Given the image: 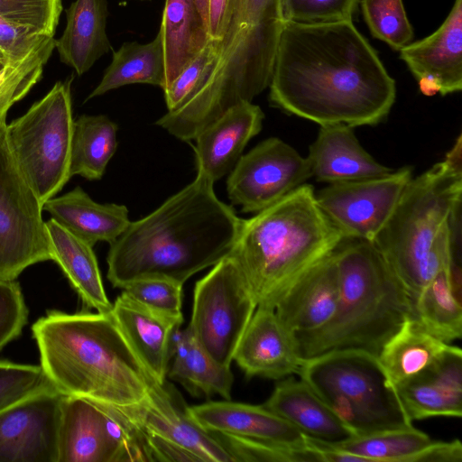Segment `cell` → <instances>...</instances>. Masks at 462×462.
I'll return each instance as SVG.
<instances>
[{"instance_id":"obj_19","label":"cell","mask_w":462,"mask_h":462,"mask_svg":"<svg viewBox=\"0 0 462 462\" xmlns=\"http://www.w3.org/2000/svg\"><path fill=\"white\" fill-rule=\"evenodd\" d=\"M191 418L204 430L307 448L308 438L295 426L267 409L230 400L189 406Z\"/></svg>"},{"instance_id":"obj_13","label":"cell","mask_w":462,"mask_h":462,"mask_svg":"<svg viewBox=\"0 0 462 462\" xmlns=\"http://www.w3.org/2000/svg\"><path fill=\"white\" fill-rule=\"evenodd\" d=\"M411 166L363 180L328 184L317 203L346 239L373 242L412 176Z\"/></svg>"},{"instance_id":"obj_4","label":"cell","mask_w":462,"mask_h":462,"mask_svg":"<svg viewBox=\"0 0 462 462\" xmlns=\"http://www.w3.org/2000/svg\"><path fill=\"white\" fill-rule=\"evenodd\" d=\"M307 183L244 219L231 255L257 304L274 309L310 268L345 240Z\"/></svg>"},{"instance_id":"obj_33","label":"cell","mask_w":462,"mask_h":462,"mask_svg":"<svg viewBox=\"0 0 462 462\" xmlns=\"http://www.w3.org/2000/svg\"><path fill=\"white\" fill-rule=\"evenodd\" d=\"M411 318L444 343L461 337V297L454 291L450 266L439 272L412 299Z\"/></svg>"},{"instance_id":"obj_8","label":"cell","mask_w":462,"mask_h":462,"mask_svg":"<svg viewBox=\"0 0 462 462\" xmlns=\"http://www.w3.org/2000/svg\"><path fill=\"white\" fill-rule=\"evenodd\" d=\"M297 374L356 436L412 425L370 353L328 351L304 359Z\"/></svg>"},{"instance_id":"obj_3","label":"cell","mask_w":462,"mask_h":462,"mask_svg":"<svg viewBox=\"0 0 462 462\" xmlns=\"http://www.w3.org/2000/svg\"><path fill=\"white\" fill-rule=\"evenodd\" d=\"M32 332L40 365L63 395L124 409L145 402L156 383L111 312L49 310Z\"/></svg>"},{"instance_id":"obj_45","label":"cell","mask_w":462,"mask_h":462,"mask_svg":"<svg viewBox=\"0 0 462 462\" xmlns=\"http://www.w3.org/2000/svg\"><path fill=\"white\" fill-rule=\"evenodd\" d=\"M52 38L38 35L26 26L0 16V62L5 65L17 64Z\"/></svg>"},{"instance_id":"obj_11","label":"cell","mask_w":462,"mask_h":462,"mask_svg":"<svg viewBox=\"0 0 462 462\" xmlns=\"http://www.w3.org/2000/svg\"><path fill=\"white\" fill-rule=\"evenodd\" d=\"M5 126L0 121V279L14 281L53 256L42 205L10 152Z\"/></svg>"},{"instance_id":"obj_47","label":"cell","mask_w":462,"mask_h":462,"mask_svg":"<svg viewBox=\"0 0 462 462\" xmlns=\"http://www.w3.org/2000/svg\"><path fill=\"white\" fill-rule=\"evenodd\" d=\"M152 457L154 461L199 462V457L183 447L158 435L145 432Z\"/></svg>"},{"instance_id":"obj_41","label":"cell","mask_w":462,"mask_h":462,"mask_svg":"<svg viewBox=\"0 0 462 462\" xmlns=\"http://www.w3.org/2000/svg\"><path fill=\"white\" fill-rule=\"evenodd\" d=\"M61 10V0H0V16L48 37H53Z\"/></svg>"},{"instance_id":"obj_6","label":"cell","mask_w":462,"mask_h":462,"mask_svg":"<svg viewBox=\"0 0 462 462\" xmlns=\"http://www.w3.org/2000/svg\"><path fill=\"white\" fill-rule=\"evenodd\" d=\"M339 294L330 319L295 333L302 360L332 350H361L378 356L411 317L412 297L384 257L368 241L345 239L335 249Z\"/></svg>"},{"instance_id":"obj_48","label":"cell","mask_w":462,"mask_h":462,"mask_svg":"<svg viewBox=\"0 0 462 462\" xmlns=\"http://www.w3.org/2000/svg\"><path fill=\"white\" fill-rule=\"evenodd\" d=\"M234 0H209L208 32L212 40L221 41L231 20Z\"/></svg>"},{"instance_id":"obj_21","label":"cell","mask_w":462,"mask_h":462,"mask_svg":"<svg viewBox=\"0 0 462 462\" xmlns=\"http://www.w3.org/2000/svg\"><path fill=\"white\" fill-rule=\"evenodd\" d=\"M311 178L328 184L373 178L393 171L368 153L354 127L343 124L319 125L306 157Z\"/></svg>"},{"instance_id":"obj_10","label":"cell","mask_w":462,"mask_h":462,"mask_svg":"<svg viewBox=\"0 0 462 462\" xmlns=\"http://www.w3.org/2000/svg\"><path fill=\"white\" fill-rule=\"evenodd\" d=\"M212 267L195 284L188 326L213 358L230 365L257 304L233 255Z\"/></svg>"},{"instance_id":"obj_49","label":"cell","mask_w":462,"mask_h":462,"mask_svg":"<svg viewBox=\"0 0 462 462\" xmlns=\"http://www.w3.org/2000/svg\"><path fill=\"white\" fill-rule=\"evenodd\" d=\"M12 66L14 65H5L0 62V81L5 77V75L7 74Z\"/></svg>"},{"instance_id":"obj_35","label":"cell","mask_w":462,"mask_h":462,"mask_svg":"<svg viewBox=\"0 0 462 462\" xmlns=\"http://www.w3.org/2000/svg\"><path fill=\"white\" fill-rule=\"evenodd\" d=\"M411 421L435 416L460 418L462 402L450 396L426 368L394 387Z\"/></svg>"},{"instance_id":"obj_46","label":"cell","mask_w":462,"mask_h":462,"mask_svg":"<svg viewBox=\"0 0 462 462\" xmlns=\"http://www.w3.org/2000/svg\"><path fill=\"white\" fill-rule=\"evenodd\" d=\"M28 310L19 283L0 279V350L18 337L27 323Z\"/></svg>"},{"instance_id":"obj_38","label":"cell","mask_w":462,"mask_h":462,"mask_svg":"<svg viewBox=\"0 0 462 462\" xmlns=\"http://www.w3.org/2000/svg\"><path fill=\"white\" fill-rule=\"evenodd\" d=\"M211 433L230 454L234 462H320L319 454L309 444L307 448H296L241 436Z\"/></svg>"},{"instance_id":"obj_25","label":"cell","mask_w":462,"mask_h":462,"mask_svg":"<svg viewBox=\"0 0 462 462\" xmlns=\"http://www.w3.org/2000/svg\"><path fill=\"white\" fill-rule=\"evenodd\" d=\"M57 451V462H113L104 416L97 404L62 396Z\"/></svg>"},{"instance_id":"obj_31","label":"cell","mask_w":462,"mask_h":462,"mask_svg":"<svg viewBox=\"0 0 462 462\" xmlns=\"http://www.w3.org/2000/svg\"><path fill=\"white\" fill-rule=\"evenodd\" d=\"M137 83L158 86L162 90L166 88L164 49L159 32L150 42H125L114 51L101 81L86 100Z\"/></svg>"},{"instance_id":"obj_44","label":"cell","mask_w":462,"mask_h":462,"mask_svg":"<svg viewBox=\"0 0 462 462\" xmlns=\"http://www.w3.org/2000/svg\"><path fill=\"white\" fill-rule=\"evenodd\" d=\"M217 53L218 41L210 39L199 54L163 90L168 111L179 107L208 77Z\"/></svg>"},{"instance_id":"obj_34","label":"cell","mask_w":462,"mask_h":462,"mask_svg":"<svg viewBox=\"0 0 462 462\" xmlns=\"http://www.w3.org/2000/svg\"><path fill=\"white\" fill-rule=\"evenodd\" d=\"M432 441L428 434L411 425L330 444L361 457L364 462H417L420 454Z\"/></svg>"},{"instance_id":"obj_42","label":"cell","mask_w":462,"mask_h":462,"mask_svg":"<svg viewBox=\"0 0 462 462\" xmlns=\"http://www.w3.org/2000/svg\"><path fill=\"white\" fill-rule=\"evenodd\" d=\"M357 0H279L282 19L299 24L352 21Z\"/></svg>"},{"instance_id":"obj_36","label":"cell","mask_w":462,"mask_h":462,"mask_svg":"<svg viewBox=\"0 0 462 462\" xmlns=\"http://www.w3.org/2000/svg\"><path fill=\"white\" fill-rule=\"evenodd\" d=\"M361 7L374 38L396 51L411 42L413 30L402 0H361Z\"/></svg>"},{"instance_id":"obj_26","label":"cell","mask_w":462,"mask_h":462,"mask_svg":"<svg viewBox=\"0 0 462 462\" xmlns=\"http://www.w3.org/2000/svg\"><path fill=\"white\" fill-rule=\"evenodd\" d=\"M167 376L194 396L217 394L231 399L234 374L230 365L213 358L189 326L176 328L171 336Z\"/></svg>"},{"instance_id":"obj_39","label":"cell","mask_w":462,"mask_h":462,"mask_svg":"<svg viewBox=\"0 0 462 462\" xmlns=\"http://www.w3.org/2000/svg\"><path fill=\"white\" fill-rule=\"evenodd\" d=\"M54 48V41H50L25 60L12 66L0 81V121L6 120L11 106L24 97L39 81Z\"/></svg>"},{"instance_id":"obj_43","label":"cell","mask_w":462,"mask_h":462,"mask_svg":"<svg viewBox=\"0 0 462 462\" xmlns=\"http://www.w3.org/2000/svg\"><path fill=\"white\" fill-rule=\"evenodd\" d=\"M123 291L138 302L162 313L182 317L183 284L166 278H145L126 285Z\"/></svg>"},{"instance_id":"obj_15","label":"cell","mask_w":462,"mask_h":462,"mask_svg":"<svg viewBox=\"0 0 462 462\" xmlns=\"http://www.w3.org/2000/svg\"><path fill=\"white\" fill-rule=\"evenodd\" d=\"M165 383H155L143 403L121 410L143 431L183 447L201 461L234 462L217 438L191 418L176 389Z\"/></svg>"},{"instance_id":"obj_7","label":"cell","mask_w":462,"mask_h":462,"mask_svg":"<svg viewBox=\"0 0 462 462\" xmlns=\"http://www.w3.org/2000/svg\"><path fill=\"white\" fill-rule=\"evenodd\" d=\"M282 24L279 0H234L211 71L173 112L181 128L197 134L228 108L252 102L269 87Z\"/></svg>"},{"instance_id":"obj_22","label":"cell","mask_w":462,"mask_h":462,"mask_svg":"<svg viewBox=\"0 0 462 462\" xmlns=\"http://www.w3.org/2000/svg\"><path fill=\"white\" fill-rule=\"evenodd\" d=\"M334 252L300 278L274 308L280 320L293 334L319 328L335 312L339 282Z\"/></svg>"},{"instance_id":"obj_5","label":"cell","mask_w":462,"mask_h":462,"mask_svg":"<svg viewBox=\"0 0 462 462\" xmlns=\"http://www.w3.org/2000/svg\"><path fill=\"white\" fill-rule=\"evenodd\" d=\"M462 136L445 158L405 186L372 242L412 299L452 261L461 212Z\"/></svg>"},{"instance_id":"obj_14","label":"cell","mask_w":462,"mask_h":462,"mask_svg":"<svg viewBox=\"0 0 462 462\" xmlns=\"http://www.w3.org/2000/svg\"><path fill=\"white\" fill-rule=\"evenodd\" d=\"M62 396L51 388L0 411V462H57Z\"/></svg>"},{"instance_id":"obj_1","label":"cell","mask_w":462,"mask_h":462,"mask_svg":"<svg viewBox=\"0 0 462 462\" xmlns=\"http://www.w3.org/2000/svg\"><path fill=\"white\" fill-rule=\"evenodd\" d=\"M269 99L283 112L319 125H375L396 97L394 79L352 21L284 22Z\"/></svg>"},{"instance_id":"obj_40","label":"cell","mask_w":462,"mask_h":462,"mask_svg":"<svg viewBox=\"0 0 462 462\" xmlns=\"http://www.w3.org/2000/svg\"><path fill=\"white\" fill-rule=\"evenodd\" d=\"M51 388L41 365L0 360V411Z\"/></svg>"},{"instance_id":"obj_20","label":"cell","mask_w":462,"mask_h":462,"mask_svg":"<svg viewBox=\"0 0 462 462\" xmlns=\"http://www.w3.org/2000/svg\"><path fill=\"white\" fill-rule=\"evenodd\" d=\"M111 313L151 377L163 384L170 362L171 336L181 326L183 317L151 309L124 291L113 303Z\"/></svg>"},{"instance_id":"obj_9","label":"cell","mask_w":462,"mask_h":462,"mask_svg":"<svg viewBox=\"0 0 462 462\" xmlns=\"http://www.w3.org/2000/svg\"><path fill=\"white\" fill-rule=\"evenodd\" d=\"M71 78L56 82L25 114L5 126L10 152L42 205L71 178Z\"/></svg>"},{"instance_id":"obj_2","label":"cell","mask_w":462,"mask_h":462,"mask_svg":"<svg viewBox=\"0 0 462 462\" xmlns=\"http://www.w3.org/2000/svg\"><path fill=\"white\" fill-rule=\"evenodd\" d=\"M201 175L110 243L107 279L116 288L145 278L182 284L231 254L243 225Z\"/></svg>"},{"instance_id":"obj_18","label":"cell","mask_w":462,"mask_h":462,"mask_svg":"<svg viewBox=\"0 0 462 462\" xmlns=\"http://www.w3.org/2000/svg\"><path fill=\"white\" fill-rule=\"evenodd\" d=\"M263 119L259 106L241 102L205 126L194 139L197 174L214 183L229 173Z\"/></svg>"},{"instance_id":"obj_27","label":"cell","mask_w":462,"mask_h":462,"mask_svg":"<svg viewBox=\"0 0 462 462\" xmlns=\"http://www.w3.org/2000/svg\"><path fill=\"white\" fill-rule=\"evenodd\" d=\"M66 14L67 24L62 35L55 40V48L61 62L81 76L111 49L106 31L107 2L75 0Z\"/></svg>"},{"instance_id":"obj_17","label":"cell","mask_w":462,"mask_h":462,"mask_svg":"<svg viewBox=\"0 0 462 462\" xmlns=\"http://www.w3.org/2000/svg\"><path fill=\"white\" fill-rule=\"evenodd\" d=\"M233 361L247 377L279 380L297 374L303 360L294 334L282 324L274 309L257 307Z\"/></svg>"},{"instance_id":"obj_12","label":"cell","mask_w":462,"mask_h":462,"mask_svg":"<svg viewBox=\"0 0 462 462\" xmlns=\"http://www.w3.org/2000/svg\"><path fill=\"white\" fill-rule=\"evenodd\" d=\"M311 178L306 157L280 138L271 137L242 155L226 180L233 205L257 213Z\"/></svg>"},{"instance_id":"obj_28","label":"cell","mask_w":462,"mask_h":462,"mask_svg":"<svg viewBox=\"0 0 462 462\" xmlns=\"http://www.w3.org/2000/svg\"><path fill=\"white\" fill-rule=\"evenodd\" d=\"M46 227L52 261L60 267L83 304L97 312H111L113 303L106 296L93 246L51 218Z\"/></svg>"},{"instance_id":"obj_16","label":"cell","mask_w":462,"mask_h":462,"mask_svg":"<svg viewBox=\"0 0 462 462\" xmlns=\"http://www.w3.org/2000/svg\"><path fill=\"white\" fill-rule=\"evenodd\" d=\"M400 58L431 96L462 88V0H455L443 23L430 35L402 48Z\"/></svg>"},{"instance_id":"obj_29","label":"cell","mask_w":462,"mask_h":462,"mask_svg":"<svg viewBox=\"0 0 462 462\" xmlns=\"http://www.w3.org/2000/svg\"><path fill=\"white\" fill-rule=\"evenodd\" d=\"M159 33L164 49L166 89L210 38L193 0H165Z\"/></svg>"},{"instance_id":"obj_24","label":"cell","mask_w":462,"mask_h":462,"mask_svg":"<svg viewBox=\"0 0 462 462\" xmlns=\"http://www.w3.org/2000/svg\"><path fill=\"white\" fill-rule=\"evenodd\" d=\"M42 210L48 212L60 226L92 246L97 242L112 243L131 222L125 205L97 203L79 186L48 199L43 203Z\"/></svg>"},{"instance_id":"obj_32","label":"cell","mask_w":462,"mask_h":462,"mask_svg":"<svg viewBox=\"0 0 462 462\" xmlns=\"http://www.w3.org/2000/svg\"><path fill=\"white\" fill-rule=\"evenodd\" d=\"M117 125L106 116L82 115L73 123L70 176L100 180L117 147Z\"/></svg>"},{"instance_id":"obj_30","label":"cell","mask_w":462,"mask_h":462,"mask_svg":"<svg viewBox=\"0 0 462 462\" xmlns=\"http://www.w3.org/2000/svg\"><path fill=\"white\" fill-rule=\"evenodd\" d=\"M448 345L411 317L383 345L377 357L388 383L394 388L429 367Z\"/></svg>"},{"instance_id":"obj_37","label":"cell","mask_w":462,"mask_h":462,"mask_svg":"<svg viewBox=\"0 0 462 462\" xmlns=\"http://www.w3.org/2000/svg\"><path fill=\"white\" fill-rule=\"evenodd\" d=\"M97 404V403H96ZM113 451V462H153L144 431L121 409L97 404Z\"/></svg>"},{"instance_id":"obj_23","label":"cell","mask_w":462,"mask_h":462,"mask_svg":"<svg viewBox=\"0 0 462 462\" xmlns=\"http://www.w3.org/2000/svg\"><path fill=\"white\" fill-rule=\"evenodd\" d=\"M263 405L311 439L337 443L356 436L301 379L280 381Z\"/></svg>"}]
</instances>
